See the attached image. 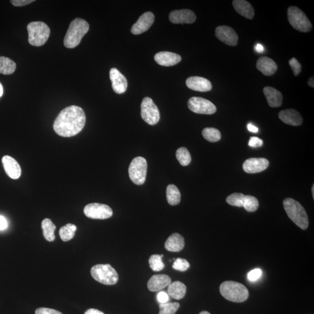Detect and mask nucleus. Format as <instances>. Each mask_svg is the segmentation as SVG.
<instances>
[{"mask_svg":"<svg viewBox=\"0 0 314 314\" xmlns=\"http://www.w3.org/2000/svg\"><path fill=\"white\" fill-rule=\"evenodd\" d=\"M86 120L83 109L76 105L69 106L58 115L53 125L54 130L60 136L70 138L81 132Z\"/></svg>","mask_w":314,"mask_h":314,"instance_id":"f257e3e1","label":"nucleus"},{"mask_svg":"<svg viewBox=\"0 0 314 314\" xmlns=\"http://www.w3.org/2000/svg\"><path fill=\"white\" fill-rule=\"evenodd\" d=\"M89 30V25L84 20L76 18L70 23L64 38L63 44L66 48H74L80 44L82 38Z\"/></svg>","mask_w":314,"mask_h":314,"instance_id":"f03ea898","label":"nucleus"},{"mask_svg":"<svg viewBox=\"0 0 314 314\" xmlns=\"http://www.w3.org/2000/svg\"><path fill=\"white\" fill-rule=\"evenodd\" d=\"M283 207L289 218L301 230H306L309 227V217L306 210L300 203L291 198L283 201Z\"/></svg>","mask_w":314,"mask_h":314,"instance_id":"7ed1b4c3","label":"nucleus"},{"mask_svg":"<svg viewBox=\"0 0 314 314\" xmlns=\"http://www.w3.org/2000/svg\"><path fill=\"white\" fill-rule=\"evenodd\" d=\"M219 291L222 296L234 303H242L248 299V289L242 283L234 281H225L222 283Z\"/></svg>","mask_w":314,"mask_h":314,"instance_id":"20e7f679","label":"nucleus"},{"mask_svg":"<svg viewBox=\"0 0 314 314\" xmlns=\"http://www.w3.org/2000/svg\"><path fill=\"white\" fill-rule=\"evenodd\" d=\"M27 29L29 35V42L33 46H42L50 37V27L46 23L41 21L30 22L27 25Z\"/></svg>","mask_w":314,"mask_h":314,"instance_id":"39448f33","label":"nucleus"},{"mask_svg":"<svg viewBox=\"0 0 314 314\" xmlns=\"http://www.w3.org/2000/svg\"><path fill=\"white\" fill-rule=\"evenodd\" d=\"M91 275L96 281L106 285H115L119 279L117 271L109 264L94 265L91 268Z\"/></svg>","mask_w":314,"mask_h":314,"instance_id":"423d86ee","label":"nucleus"},{"mask_svg":"<svg viewBox=\"0 0 314 314\" xmlns=\"http://www.w3.org/2000/svg\"><path fill=\"white\" fill-rule=\"evenodd\" d=\"M288 20L293 28L301 32H309L312 29V23L300 9L291 6L288 10Z\"/></svg>","mask_w":314,"mask_h":314,"instance_id":"0eeeda50","label":"nucleus"},{"mask_svg":"<svg viewBox=\"0 0 314 314\" xmlns=\"http://www.w3.org/2000/svg\"><path fill=\"white\" fill-rule=\"evenodd\" d=\"M129 175L131 181L137 185L145 184L147 176V163L145 158L137 157L132 160L129 167Z\"/></svg>","mask_w":314,"mask_h":314,"instance_id":"6e6552de","label":"nucleus"},{"mask_svg":"<svg viewBox=\"0 0 314 314\" xmlns=\"http://www.w3.org/2000/svg\"><path fill=\"white\" fill-rule=\"evenodd\" d=\"M141 116L143 120L150 126H154L160 121L159 109L150 97H145L142 101Z\"/></svg>","mask_w":314,"mask_h":314,"instance_id":"1a4fd4ad","label":"nucleus"},{"mask_svg":"<svg viewBox=\"0 0 314 314\" xmlns=\"http://www.w3.org/2000/svg\"><path fill=\"white\" fill-rule=\"evenodd\" d=\"M188 105L190 111L196 114L211 115L216 111L214 104L201 97H191L188 101Z\"/></svg>","mask_w":314,"mask_h":314,"instance_id":"9d476101","label":"nucleus"},{"mask_svg":"<svg viewBox=\"0 0 314 314\" xmlns=\"http://www.w3.org/2000/svg\"><path fill=\"white\" fill-rule=\"evenodd\" d=\"M84 214L87 217L93 219H105L111 217L113 211L105 204L90 203L84 209Z\"/></svg>","mask_w":314,"mask_h":314,"instance_id":"9b49d317","label":"nucleus"},{"mask_svg":"<svg viewBox=\"0 0 314 314\" xmlns=\"http://www.w3.org/2000/svg\"><path fill=\"white\" fill-rule=\"evenodd\" d=\"M215 35L219 41L230 46H236L238 41L236 32L230 26H219L216 27Z\"/></svg>","mask_w":314,"mask_h":314,"instance_id":"f8f14e48","label":"nucleus"},{"mask_svg":"<svg viewBox=\"0 0 314 314\" xmlns=\"http://www.w3.org/2000/svg\"><path fill=\"white\" fill-rule=\"evenodd\" d=\"M154 19V14L151 12H146L139 18L138 21L132 26L131 32L133 35H138L147 31L153 24Z\"/></svg>","mask_w":314,"mask_h":314,"instance_id":"ddd939ff","label":"nucleus"},{"mask_svg":"<svg viewBox=\"0 0 314 314\" xmlns=\"http://www.w3.org/2000/svg\"><path fill=\"white\" fill-rule=\"evenodd\" d=\"M269 164V161L266 158H251L245 161L243 168L247 173H255L264 171Z\"/></svg>","mask_w":314,"mask_h":314,"instance_id":"4468645a","label":"nucleus"},{"mask_svg":"<svg viewBox=\"0 0 314 314\" xmlns=\"http://www.w3.org/2000/svg\"><path fill=\"white\" fill-rule=\"evenodd\" d=\"M109 78L112 82V87L116 93L126 92L127 87V79L117 68H112L109 72Z\"/></svg>","mask_w":314,"mask_h":314,"instance_id":"2eb2a0df","label":"nucleus"},{"mask_svg":"<svg viewBox=\"0 0 314 314\" xmlns=\"http://www.w3.org/2000/svg\"><path fill=\"white\" fill-rule=\"evenodd\" d=\"M169 20L173 23H192L196 20V15L190 10L173 11L169 14Z\"/></svg>","mask_w":314,"mask_h":314,"instance_id":"dca6fc26","label":"nucleus"},{"mask_svg":"<svg viewBox=\"0 0 314 314\" xmlns=\"http://www.w3.org/2000/svg\"><path fill=\"white\" fill-rule=\"evenodd\" d=\"M3 167L7 175L13 179L20 178L22 173L20 164L14 158L5 155L2 158Z\"/></svg>","mask_w":314,"mask_h":314,"instance_id":"f3484780","label":"nucleus"},{"mask_svg":"<svg viewBox=\"0 0 314 314\" xmlns=\"http://www.w3.org/2000/svg\"><path fill=\"white\" fill-rule=\"evenodd\" d=\"M187 86L190 89L194 91L206 92L212 89L211 82L206 78L199 76H191L186 82Z\"/></svg>","mask_w":314,"mask_h":314,"instance_id":"a211bd4d","label":"nucleus"},{"mask_svg":"<svg viewBox=\"0 0 314 314\" xmlns=\"http://www.w3.org/2000/svg\"><path fill=\"white\" fill-rule=\"evenodd\" d=\"M154 60L160 65L170 66L181 62L182 58L179 55L171 52L162 51L155 55Z\"/></svg>","mask_w":314,"mask_h":314,"instance_id":"6ab92c4d","label":"nucleus"},{"mask_svg":"<svg viewBox=\"0 0 314 314\" xmlns=\"http://www.w3.org/2000/svg\"><path fill=\"white\" fill-rule=\"evenodd\" d=\"M279 118L283 123L292 126H301L303 119L297 111L294 109H285L279 113Z\"/></svg>","mask_w":314,"mask_h":314,"instance_id":"aec40b11","label":"nucleus"},{"mask_svg":"<svg viewBox=\"0 0 314 314\" xmlns=\"http://www.w3.org/2000/svg\"><path fill=\"white\" fill-rule=\"evenodd\" d=\"M171 279L165 274L152 276L147 283V287L151 292H158L168 286Z\"/></svg>","mask_w":314,"mask_h":314,"instance_id":"412c9836","label":"nucleus"},{"mask_svg":"<svg viewBox=\"0 0 314 314\" xmlns=\"http://www.w3.org/2000/svg\"><path fill=\"white\" fill-rule=\"evenodd\" d=\"M257 68L265 76L275 74L277 66L274 61L267 57H261L257 60Z\"/></svg>","mask_w":314,"mask_h":314,"instance_id":"4be33fe9","label":"nucleus"},{"mask_svg":"<svg viewBox=\"0 0 314 314\" xmlns=\"http://www.w3.org/2000/svg\"><path fill=\"white\" fill-rule=\"evenodd\" d=\"M263 92L271 107H279L281 106L283 96L279 91L272 87H265Z\"/></svg>","mask_w":314,"mask_h":314,"instance_id":"5701e85b","label":"nucleus"},{"mask_svg":"<svg viewBox=\"0 0 314 314\" xmlns=\"http://www.w3.org/2000/svg\"><path fill=\"white\" fill-rule=\"evenodd\" d=\"M185 247V239L181 234L175 233L170 235L165 243V248L167 251L179 252Z\"/></svg>","mask_w":314,"mask_h":314,"instance_id":"b1692460","label":"nucleus"},{"mask_svg":"<svg viewBox=\"0 0 314 314\" xmlns=\"http://www.w3.org/2000/svg\"><path fill=\"white\" fill-rule=\"evenodd\" d=\"M232 4L234 8L242 16L252 20L254 17V10L251 5L245 0H234Z\"/></svg>","mask_w":314,"mask_h":314,"instance_id":"393cba45","label":"nucleus"},{"mask_svg":"<svg viewBox=\"0 0 314 314\" xmlns=\"http://www.w3.org/2000/svg\"><path fill=\"white\" fill-rule=\"evenodd\" d=\"M167 292L170 297L176 300L182 299L187 293V286L181 282L170 283L167 286Z\"/></svg>","mask_w":314,"mask_h":314,"instance_id":"a878e982","label":"nucleus"},{"mask_svg":"<svg viewBox=\"0 0 314 314\" xmlns=\"http://www.w3.org/2000/svg\"><path fill=\"white\" fill-rule=\"evenodd\" d=\"M42 228L43 231V236L44 238L48 242H53L56 237H55L54 231L56 230V225L49 218H45L42 222Z\"/></svg>","mask_w":314,"mask_h":314,"instance_id":"bb28decb","label":"nucleus"},{"mask_svg":"<svg viewBox=\"0 0 314 314\" xmlns=\"http://www.w3.org/2000/svg\"><path fill=\"white\" fill-rule=\"evenodd\" d=\"M167 202L171 206H176L181 202V194L179 189L174 185L167 186Z\"/></svg>","mask_w":314,"mask_h":314,"instance_id":"cd10ccee","label":"nucleus"},{"mask_svg":"<svg viewBox=\"0 0 314 314\" xmlns=\"http://www.w3.org/2000/svg\"><path fill=\"white\" fill-rule=\"evenodd\" d=\"M16 63L14 61L5 57H0V74L11 75L16 70Z\"/></svg>","mask_w":314,"mask_h":314,"instance_id":"c85d7f7f","label":"nucleus"},{"mask_svg":"<svg viewBox=\"0 0 314 314\" xmlns=\"http://www.w3.org/2000/svg\"><path fill=\"white\" fill-rule=\"evenodd\" d=\"M77 227L76 225L72 224H68L61 228L59 234L63 242H68L74 237Z\"/></svg>","mask_w":314,"mask_h":314,"instance_id":"c756f323","label":"nucleus"},{"mask_svg":"<svg viewBox=\"0 0 314 314\" xmlns=\"http://www.w3.org/2000/svg\"><path fill=\"white\" fill-rule=\"evenodd\" d=\"M204 138L209 142H216L220 140L221 134L219 130L214 127H206L202 132Z\"/></svg>","mask_w":314,"mask_h":314,"instance_id":"7c9ffc66","label":"nucleus"},{"mask_svg":"<svg viewBox=\"0 0 314 314\" xmlns=\"http://www.w3.org/2000/svg\"><path fill=\"white\" fill-rule=\"evenodd\" d=\"M176 157L182 166H188L191 163V155L187 148H178L176 151Z\"/></svg>","mask_w":314,"mask_h":314,"instance_id":"2f4dec72","label":"nucleus"},{"mask_svg":"<svg viewBox=\"0 0 314 314\" xmlns=\"http://www.w3.org/2000/svg\"><path fill=\"white\" fill-rule=\"evenodd\" d=\"M163 257V255L154 254L149 259V265L154 272H159L164 269L165 265L162 260Z\"/></svg>","mask_w":314,"mask_h":314,"instance_id":"473e14b6","label":"nucleus"},{"mask_svg":"<svg viewBox=\"0 0 314 314\" xmlns=\"http://www.w3.org/2000/svg\"><path fill=\"white\" fill-rule=\"evenodd\" d=\"M259 206V203L257 199L254 196L247 195L244 200L243 206L247 211L253 212L257 211Z\"/></svg>","mask_w":314,"mask_h":314,"instance_id":"72a5a7b5","label":"nucleus"},{"mask_svg":"<svg viewBox=\"0 0 314 314\" xmlns=\"http://www.w3.org/2000/svg\"><path fill=\"white\" fill-rule=\"evenodd\" d=\"M245 195L242 193H234L231 194L227 199V202L230 205L238 207H243Z\"/></svg>","mask_w":314,"mask_h":314,"instance_id":"f704fd0d","label":"nucleus"},{"mask_svg":"<svg viewBox=\"0 0 314 314\" xmlns=\"http://www.w3.org/2000/svg\"><path fill=\"white\" fill-rule=\"evenodd\" d=\"M179 307L180 304L176 302L160 304L159 314H175Z\"/></svg>","mask_w":314,"mask_h":314,"instance_id":"c9c22d12","label":"nucleus"},{"mask_svg":"<svg viewBox=\"0 0 314 314\" xmlns=\"http://www.w3.org/2000/svg\"><path fill=\"white\" fill-rule=\"evenodd\" d=\"M172 268L175 270L181 271V272H185L190 268V264L185 259L178 258L175 260Z\"/></svg>","mask_w":314,"mask_h":314,"instance_id":"e433bc0d","label":"nucleus"},{"mask_svg":"<svg viewBox=\"0 0 314 314\" xmlns=\"http://www.w3.org/2000/svg\"><path fill=\"white\" fill-rule=\"evenodd\" d=\"M289 65L291 66L293 72L295 76H298L301 71L302 67L301 64L295 58L289 61Z\"/></svg>","mask_w":314,"mask_h":314,"instance_id":"4c0bfd02","label":"nucleus"},{"mask_svg":"<svg viewBox=\"0 0 314 314\" xmlns=\"http://www.w3.org/2000/svg\"><path fill=\"white\" fill-rule=\"evenodd\" d=\"M262 276V271L260 269H254L248 274V278L251 282L257 281Z\"/></svg>","mask_w":314,"mask_h":314,"instance_id":"58836bf2","label":"nucleus"},{"mask_svg":"<svg viewBox=\"0 0 314 314\" xmlns=\"http://www.w3.org/2000/svg\"><path fill=\"white\" fill-rule=\"evenodd\" d=\"M263 145V140L257 138V137H251L249 142V146L250 147L253 148L261 147Z\"/></svg>","mask_w":314,"mask_h":314,"instance_id":"ea45409f","label":"nucleus"},{"mask_svg":"<svg viewBox=\"0 0 314 314\" xmlns=\"http://www.w3.org/2000/svg\"><path fill=\"white\" fill-rule=\"evenodd\" d=\"M35 314H63L62 313L54 309H48V308H39L36 310Z\"/></svg>","mask_w":314,"mask_h":314,"instance_id":"a19ab883","label":"nucleus"},{"mask_svg":"<svg viewBox=\"0 0 314 314\" xmlns=\"http://www.w3.org/2000/svg\"><path fill=\"white\" fill-rule=\"evenodd\" d=\"M157 298L158 303L160 304L167 303L169 301V295L165 292H160L158 293Z\"/></svg>","mask_w":314,"mask_h":314,"instance_id":"79ce46f5","label":"nucleus"},{"mask_svg":"<svg viewBox=\"0 0 314 314\" xmlns=\"http://www.w3.org/2000/svg\"><path fill=\"white\" fill-rule=\"evenodd\" d=\"M34 1V0H12L11 2L15 7H23Z\"/></svg>","mask_w":314,"mask_h":314,"instance_id":"37998d69","label":"nucleus"},{"mask_svg":"<svg viewBox=\"0 0 314 314\" xmlns=\"http://www.w3.org/2000/svg\"><path fill=\"white\" fill-rule=\"evenodd\" d=\"M8 227V223L4 216L0 215V230H5Z\"/></svg>","mask_w":314,"mask_h":314,"instance_id":"c03bdc74","label":"nucleus"},{"mask_svg":"<svg viewBox=\"0 0 314 314\" xmlns=\"http://www.w3.org/2000/svg\"><path fill=\"white\" fill-rule=\"evenodd\" d=\"M84 314H105L102 312L96 309H91L86 311Z\"/></svg>","mask_w":314,"mask_h":314,"instance_id":"a18cd8bd","label":"nucleus"},{"mask_svg":"<svg viewBox=\"0 0 314 314\" xmlns=\"http://www.w3.org/2000/svg\"><path fill=\"white\" fill-rule=\"evenodd\" d=\"M248 129L250 132L252 133H257L258 132V127L253 126L251 124H249L248 125Z\"/></svg>","mask_w":314,"mask_h":314,"instance_id":"49530a36","label":"nucleus"},{"mask_svg":"<svg viewBox=\"0 0 314 314\" xmlns=\"http://www.w3.org/2000/svg\"><path fill=\"white\" fill-rule=\"evenodd\" d=\"M255 50L257 52V53H263L264 51V48L263 45H261L260 44H257L255 46Z\"/></svg>","mask_w":314,"mask_h":314,"instance_id":"de8ad7c7","label":"nucleus"},{"mask_svg":"<svg viewBox=\"0 0 314 314\" xmlns=\"http://www.w3.org/2000/svg\"><path fill=\"white\" fill-rule=\"evenodd\" d=\"M308 84H309V86H310V87H313V88H314V77H313H313L309 79V82H308Z\"/></svg>","mask_w":314,"mask_h":314,"instance_id":"09e8293b","label":"nucleus"},{"mask_svg":"<svg viewBox=\"0 0 314 314\" xmlns=\"http://www.w3.org/2000/svg\"><path fill=\"white\" fill-rule=\"evenodd\" d=\"M3 92H4V89H3V86L1 82H0V97L2 96Z\"/></svg>","mask_w":314,"mask_h":314,"instance_id":"8fccbe9b","label":"nucleus"},{"mask_svg":"<svg viewBox=\"0 0 314 314\" xmlns=\"http://www.w3.org/2000/svg\"><path fill=\"white\" fill-rule=\"evenodd\" d=\"M199 314H211L208 312H206V311H203V312H201Z\"/></svg>","mask_w":314,"mask_h":314,"instance_id":"3c124183","label":"nucleus"},{"mask_svg":"<svg viewBox=\"0 0 314 314\" xmlns=\"http://www.w3.org/2000/svg\"><path fill=\"white\" fill-rule=\"evenodd\" d=\"M312 192H313V198H314V185L313 186Z\"/></svg>","mask_w":314,"mask_h":314,"instance_id":"603ef678","label":"nucleus"}]
</instances>
